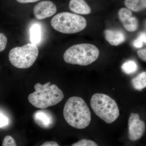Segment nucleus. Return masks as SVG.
I'll return each instance as SVG.
<instances>
[{
  "label": "nucleus",
  "instance_id": "obj_1",
  "mask_svg": "<svg viewBox=\"0 0 146 146\" xmlns=\"http://www.w3.org/2000/svg\"><path fill=\"white\" fill-rule=\"evenodd\" d=\"M65 121L71 126L83 129L91 123V115L89 106L84 100L78 97H72L65 103L63 109Z\"/></svg>",
  "mask_w": 146,
  "mask_h": 146
},
{
  "label": "nucleus",
  "instance_id": "obj_6",
  "mask_svg": "<svg viewBox=\"0 0 146 146\" xmlns=\"http://www.w3.org/2000/svg\"><path fill=\"white\" fill-rule=\"evenodd\" d=\"M38 54L39 50L37 46L32 43H29L11 50L9 58L11 63L16 68L27 69L33 65Z\"/></svg>",
  "mask_w": 146,
  "mask_h": 146
},
{
  "label": "nucleus",
  "instance_id": "obj_4",
  "mask_svg": "<svg viewBox=\"0 0 146 146\" xmlns=\"http://www.w3.org/2000/svg\"><path fill=\"white\" fill-rule=\"evenodd\" d=\"M90 104L95 114L107 123L114 122L119 116L117 103L106 94H94L91 98Z\"/></svg>",
  "mask_w": 146,
  "mask_h": 146
},
{
  "label": "nucleus",
  "instance_id": "obj_10",
  "mask_svg": "<svg viewBox=\"0 0 146 146\" xmlns=\"http://www.w3.org/2000/svg\"><path fill=\"white\" fill-rule=\"evenodd\" d=\"M104 35L106 41L112 46H118L126 40L125 34L119 30L106 29L104 31Z\"/></svg>",
  "mask_w": 146,
  "mask_h": 146
},
{
  "label": "nucleus",
  "instance_id": "obj_24",
  "mask_svg": "<svg viewBox=\"0 0 146 146\" xmlns=\"http://www.w3.org/2000/svg\"><path fill=\"white\" fill-rule=\"evenodd\" d=\"M39 146H60L55 141H46Z\"/></svg>",
  "mask_w": 146,
  "mask_h": 146
},
{
  "label": "nucleus",
  "instance_id": "obj_20",
  "mask_svg": "<svg viewBox=\"0 0 146 146\" xmlns=\"http://www.w3.org/2000/svg\"><path fill=\"white\" fill-rule=\"evenodd\" d=\"M2 146H17L16 141L11 136H6L3 140Z\"/></svg>",
  "mask_w": 146,
  "mask_h": 146
},
{
  "label": "nucleus",
  "instance_id": "obj_8",
  "mask_svg": "<svg viewBox=\"0 0 146 146\" xmlns=\"http://www.w3.org/2000/svg\"><path fill=\"white\" fill-rule=\"evenodd\" d=\"M33 117L35 123L43 129L52 128L56 122L54 114L48 110L41 109L36 110L33 113Z\"/></svg>",
  "mask_w": 146,
  "mask_h": 146
},
{
  "label": "nucleus",
  "instance_id": "obj_3",
  "mask_svg": "<svg viewBox=\"0 0 146 146\" xmlns=\"http://www.w3.org/2000/svg\"><path fill=\"white\" fill-rule=\"evenodd\" d=\"M99 54V50L95 45L78 44L73 45L66 50L63 55V59L69 64L86 66L95 62Z\"/></svg>",
  "mask_w": 146,
  "mask_h": 146
},
{
  "label": "nucleus",
  "instance_id": "obj_14",
  "mask_svg": "<svg viewBox=\"0 0 146 146\" xmlns=\"http://www.w3.org/2000/svg\"><path fill=\"white\" fill-rule=\"evenodd\" d=\"M131 84L134 89L141 91L146 87V72H143L131 80Z\"/></svg>",
  "mask_w": 146,
  "mask_h": 146
},
{
  "label": "nucleus",
  "instance_id": "obj_15",
  "mask_svg": "<svg viewBox=\"0 0 146 146\" xmlns=\"http://www.w3.org/2000/svg\"><path fill=\"white\" fill-rule=\"evenodd\" d=\"M123 72L127 74H131L136 72L138 70V66L136 61L129 60L126 61L121 66Z\"/></svg>",
  "mask_w": 146,
  "mask_h": 146
},
{
  "label": "nucleus",
  "instance_id": "obj_23",
  "mask_svg": "<svg viewBox=\"0 0 146 146\" xmlns=\"http://www.w3.org/2000/svg\"><path fill=\"white\" fill-rule=\"evenodd\" d=\"M138 56L144 61H146V49H143L139 50L137 52Z\"/></svg>",
  "mask_w": 146,
  "mask_h": 146
},
{
  "label": "nucleus",
  "instance_id": "obj_21",
  "mask_svg": "<svg viewBox=\"0 0 146 146\" xmlns=\"http://www.w3.org/2000/svg\"><path fill=\"white\" fill-rule=\"evenodd\" d=\"M7 43V38L5 35L0 33V52L5 49Z\"/></svg>",
  "mask_w": 146,
  "mask_h": 146
},
{
  "label": "nucleus",
  "instance_id": "obj_13",
  "mask_svg": "<svg viewBox=\"0 0 146 146\" xmlns=\"http://www.w3.org/2000/svg\"><path fill=\"white\" fill-rule=\"evenodd\" d=\"M125 5L131 11L138 12L146 7V0H125Z\"/></svg>",
  "mask_w": 146,
  "mask_h": 146
},
{
  "label": "nucleus",
  "instance_id": "obj_5",
  "mask_svg": "<svg viewBox=\"0 0 146 146\" xmlns=\"http://www.w3.org/2000/svg\"><path fill=\"white\" fill-rule=\"evenodd\" d=\"M52 27L56 31L65 34H74L83 31L87 25L86 19L81 16L64 12L58 13L51 21Z\"/></svg>",
  "mask_w": 146,
  "mask_h": 146
},
{
  "label": "nucleus",
  "instance_id": "obj_22",
  "mask_svg": "<svg viewBox=\"0 0 146 146\" xmlns=\"http://www.w3.org/2000/svg\"><path fill=\"white\" fill-rule=\"evenodd\" d=\"M8 123V118L4 114L0 112V127L7 125Z\"/></svg>",
  "mask_w": 146,
  "mask_h": 146
},
{
  "label": "nucleus",
  "instance_id": "obj_25",
  "mask_svg": "<svg viewBox=\"0 0 146 146\" xmlns=\"http://www.w3.org/2000/svg\"><path fill=\"white\" fill-rule=\"evenodd\" d=\"M18 2L21 3H32L36 2L40 0H16Z\"/></svg>",
  "mask_w": 146,
  "mask_h": 146
},
{
  "label": "nucleus",
  "instance_id": "obj_16",
  "mask_svg": "<svg viewBox=\"0 0 146 146\" xmlns=\"http://www.w3.org/2000/svg\"><path fill=\"white\" fill-rule=\"evenodd\" d=\"M124 27L127 31L133 32L137 30L138 27V21L135 17L131 16L122 23Z\"/></svg>",
  "mask_w": 146,
  "mask_h": 146
},
{
  "label": "nucleus",
  "instance_id": "obj_7",
  "mask_svg": "<svg viewBox=\"0 0 146 146\" xmlns=\"http://www.w3.org/2000/svg\"><path fill=\"white\" fill-rule=\"evenodd\" d=\"M145 130V125L140 119L137 113L131 114L128 121V138L130 141H135L141 139Z\"/></svg>",
  "mask_w": 146,
  "mask_h": 146
},
{
  "label": "nucleus",
  "instance_id": "obj_19",
  "mask_svg": "<svg viewBox=\"0 0 146 146\" xmlns=\"http://www.w3.org/2000/svg\"><path fill=\"white\" fill-rule=\"evenodd\" d=\"M71 146H98V145L97 143L92 140L83 139L72 144Z\"/></svg>",
  "mask_w": 146,
  "mask_h": 146
},
{
  "label": "nucleus",
  "instance_id": "obj_18",
  "mask_svg": "<svg viewBox=\"0 0 146 146\" xmlns=\"http://www.w3.org/2000/svg\"><path fill=\"white\" fill-rule=\"evenodd\" d=\"M146 35L145 33H140L138 38L133 42V46L137 48H142L144 44H146Z\"/></svg>",
  "mask_w": 146,
  "mask_h": 146
},
{
  "label": "nucleus",
  "instance_id": "obj_11",
  "mask_svg": "<svg viewBox=\"0 0 146 146\" xmlns=\"http://www.w3.org/2000/svg\"><path fill=\"white\" fill-rule=\"evenodd\" d=\"M69 8L77 14L88 15L91 12V7L84 0H71Z\"/></svg>",
  "mask_w": 146,
  "mask_h": 146
},
{
  "label": "nucleus",
  "instance_id": "obj_12",
  "mask_svg": "<svg viewBox=\"0 0 146 146\" xmlns=\"http://www.w3.org/2000/svg\"><path fill=\"white\" fill-rule=\"evenodd\" d=\"M30 41L34 44L39 45L42 39V29L40 25H33L30 29Z\"/></svg>",
  "mask_w": 146,
  "mask_h": 146
},
{
  "label": "nucleus",
  "instance_id": "obj_2",
  "mask_svg": "<svg viewBox=\"0 0 146 146\" xmlns=\"http://www.w3.org/2000/svg\"><path fill=\"white\" fill-rule=\"evenodd\" d=\"M35 91L29 94L28 99L31 104L40 109L56 105L64 98L63 91L54 84L48 82L44 84L37 83L35 85Z\"/></svg>",
  "mask_w": 146,
  "mask_h": 146
},
{
  "label": "nucleus",
  "instance_id": "obj_17",
  "mask_svg": "<svg viewBox=\"0 0 146 146\" xmlns=\"http://www.w3.org/2000/svg\"><path fill=\"white\" fill-rule=\"evenodd\" d=\"M132 15V13L131 11L125 7L120 9L118 12L119 19L122 23L131 18Z\"/></svg>",
  "mask_w": 146,
  "mask_h": 146
},
{
  "label": "nucleus",
  "instance_id": "obj_9",
  "mask_svg": "<svg viewBox=\"0 0 146 146\" xmlns=\"http://www.w3.org/2000/svg\"><path fill=\"white\" fill-rule=\"evenodd\" d=\"M57 11L55 5L50 1H42L37 3L33 9V13L36 19L44 20L51 17Z\"/></svg>",
  "mask_w": 146,
  "mask_h": 146
}]
</instances>
